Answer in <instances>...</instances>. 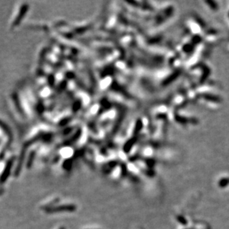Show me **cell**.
I'll list each match as a JSON object with an SVG mask.
<instances>
[{
    "mask_svg": "<svg viewBox=\"0 0 229 229\" xmlns=\"http://www.w3.org/2000/svg\"><path fill=\"white\" fill-rule=\"evenodd\" d=\"M62 229H64V228H62Z\"/></svg>",
    "mask_w": 229,
    "mask_h": 229,
    "instance_id": "obj_7",
    "label": "cell"
},
{
    "mask_svg": "<svg viewBox=\"0 0 229 229\" xmlns=\"http://www.w3.org/2000/svg\"><path fill=\"white\" fill-rule=\"evenodd\" d=\"M176 119H177V121H178L179 122H181V123H186V122H187V120L185 119V118H182V117H179V116L176 117Z\"/></svg>",
    "mask_w": 229,
    "mask_h": 229,
    "instance_id": "obj_6",
    "label": "cell"
},
{
    "mask_svg": "<svg viewBox=\"0 0 229 229\" xmlns=\"http://www.w3.org/2000/svg\"><path fill=\"white\" fill-rule=\"evenodd\" d=\"M143 122L140 120V119H138L137 121V123H136V126H135V129H134V133H139V131H141V129L143 128Z\"/></svg>",
    "mask_w": 229,
    "mask_h": 229,
    "instance_id": "obj_4",
    "label": "cell"
},
{
    "mask_svg": "<svg viewBox=\"0 0 229 229\" xmlns=\"http://www.w3.org/2000/svg\"><path fill=\"white\" fill-rule=\"evenodd\" d=\"M180 72L179 71H176L174 72V73H173L171 75L169 76L168 78H166V79H165V80L163 81V84L164 85H167V84H170V83L171 82H173L174 80H175V79H177V77H179V75H180Z\"/></svg>",
    "mask_w": 229,
    "mask_h": 229,
    "instance_id": "obj_2",
    "label": "cell"
},
{
    "mask_svg": "<svg viewBox=\"0 0 229 229\" xmlns=\"http://www.w3.org/2000/svg\"><path fill=\"white\" fill-rule=\"evenodd\" d=\"M228 16H229V13H228Z\"/></svg>",
    "mask_w": 229,
    "mask_h": 229,
    "instance_id": "obj_8",
    "label": "cell"
},
{
    "mask_svg": "<svg viewBox=\"0 0 229 229\" xmlns=\"http://www.w3.org/2000/svg\"><path fill=\"white\" fill-rule=\"evenodd\" d=\"M206 3L210 6V8L213 10L217 9V4L214 1H206Z\"/></svg>",
    "mask_w": 229,
    "mask_h": 229,
    "instance_id": "obj_5",
    "label": "cell"
},
{
    "mask_svg": "<svg viewBox=\"0 0 229 229\" xmlns=\"http://www.w3.org/2000/svg\"><path fill=\"white\" fill-rule=\"evenodd\" d=\"M76 209L74 205H62V206L57 207L56 209H52L51 211H72Z\"/></svg>",
    "mask_w": 229,
    "mask_h": 229,
    "instance_id": "obj_3",
    "label": "cell"
},
{
    "mask_svg": "<svg viewBox=\"0 0 229 229\" xmlns=\"http://www.w3.org/2000/svg\"><path fill=\"white\" fill-rule=\"evenodd\" d=\"M202 97L205 100H208V101H211L213 102H221V99H220L219 96H215V95H212V94H203L201 95Z\"/></svg>",
    "mask_w": 229,
    "mask_h": 229,
    "instance_id": "obj_1",
    "label": "cell"
}]
</instances>
